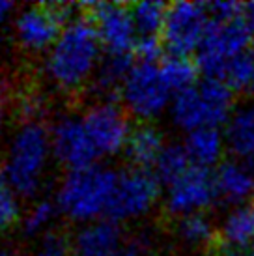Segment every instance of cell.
I'll return each mask as SVG.
<instances>
[{
  "label": "cell",
  "instance_id": "cell-15",
  "mask_svg": "<svg viewBox=\"0 0 254 256\" xmlns=\"http://www.w3.org/2000/svg\"><path fill=\"white\" fill-rule=\"evenodd\" d=\"M219 198L232 206H243L254 196V168L243 161H224L215 172Z\"/></svg>",
  "mask_w": 254,
  "mask_h": 256
},
{
  "label": "cell",
  "instance_id": "cell-39",
  "mask_svg": "<svg viewBox=\"0 0 254 256\" xmlns=\"http://www.w3.org/2000/svg\"><path fill=\"white\" fill-rule=\"evenodd\" d=\"M252 208H254V206H252Z\"/></svg>",
  "mask_w": 254,
  "mask_h": 256
},
{
  "label": "cell",
  "instance_id": "cell-38",
  "mask_svg": "<svg viewBox=\"0 0 254 256\" xmlns=\"http://www.w3.org/2000/svg\"><path fill=\"white\" fill-rule=\"evenodd\" d=\"M248 92H250L254 96V80H252V86H250V90H248Z\"/></svg>",
  "mask_w": 254,
  "mask_h": 256
},
{
  "label": "cell",
  "instance_id": "cell-30",
  "mask_svg": "<svg viewBox=\"0 0 254 256\" xmlns=\"http://www.w3.org/2000/svg\"><path fill=\"white\" fill-rule=\"evenodd\" d=\"M45 108H47L45 100L40 94H28L19 101V112L22 116V122H42Z\"/></svg>",
  "mask_w": 254,
  "mask_h": 256
},
{
  "label": "cell",
  "instance_id": "cell-4",
  "mask_svg": "<svg viewBox=\"0 0 254 256\" xmlns=\"http://www.w3.org/2000/svg\"><path fill=\"white\" fill-rule=\"evenodd\" d=\"M234 108V90L222 80L204 78L174 96L170 120L185 133L198 129H219L230 120Z\"/></svg>",
  "mask_w": 254,
  "mask_h": 256
},
{
  "label": "cell",
  "instance_id": "cell-23",
  "mask_svg": "<svg viewBox=\"0 0 254 256\" xmlns=\"http://www.w3.org/2000/svg\"><path fill=\"white\" fill-rule=\"evenodd\" d=\"M176 234L180 238V242L185 243L187 247L202 249V247H208V245L213 243L217 228H215L213 220L208 215L196 214L178 219Z\"/></svg>",
  "mask_w": 254,
  "mask_h": 256
},
{
  "label": "cell",
  "instance_id": "cell-11",
  "mask_svg": "<svg viewBox=\"0 0 254 256\" xmlns=\"http://www.w3.org/2000/svg\"><path fill=\"white\" fill-rule=\"evenodd\" d=\"M52 157L68 170L98 164L99 156L80 112L60 114L49 129Z\"/></svg>",
  "mask_w": 254,
  "mask_h": 256
},
{
  "label": "cell",
  "instance_id": "cell-3",
  "mask_svg": "<svg viewBox=\"0 0 254 256\" xmlns=\"http://www.w3.org/2000/svg\"><path fill=\"white\" fill-rule=\"evenodd\" d=\"M118 170L105 164L66 170L54 191L58 214L75 224H88L106 219Z\"/></svg>",
  "mask_w": 254,
  "mask_h": 256
},
{
  "label": "cell",
  "instance_id": "cell-8",
  "mask_svg": "<svg viewBox=\"0 0 254 256\" xmlns=\"http://www.w3.org/2000/svg\"><path fill=\"white\" fill-rule=\"evenodd\" d=\"M73 10L75 8L71 4L22 8L14 19L15 43L28 54H47L62 34L64 26L71 21Z\"/></svg>",
  "mask_w": 254,
  "mask_h": 256
},
{
  "label": "cell",
  "instance_id": "cell-19",
  "mask_svg": "<svg viewBox=\"0 0 254 256\" xmlns=\"http://www.w3.org/2000/svg\"><path fill=\"white\" fill-rule=\"evenodd\" d=\"M220 245L240 252L254 247V208L238 206L230 210L220 222Z\"/></svg>",
  "mask_w": 254,
  "mask_h": 256
},
{
  "label": "cell",
  "instance_id": "cell-31",
  "mask_svg": "<svg viewBox=\"0 0 254 256\" xmlns=\"http://www.w3.org/2000/svg\"><path fill=\"white\" fill-rule=\"evenodd\" d=\"M210 15L213 21H232V19H241L245 15V6L238 2H215L210 6Z\"/></svg>",
  "mask_w": 254,
  "mask_h": 256
},
{
  "label": "cell",
  "instance_id": "cell-24",
  "mask_svg": "<svg viewBox=\"0 0 254 256\" xmlns=\"http://www.w3.org/2000/svg\"><path fill=\"white\" fill-rule=\"evenodd\" d=\"M58 208L54 200H36L34 204L26 210V214L21 219V232L24 238H43L45 234L52 232L50 226L56 219Z\"/></svg>",
  "mask_w": 254,
  "mask_h": 256
},
{
  "label": "cell",
  "instance_id": "cell-35",
  "mask_svg": "<svg viewBox=\"0 0 254 256\" xmlns=\"http://www.w3.org/2000/svg\"><path fill=\"white\" fill-rule=\"evenodd\" d=\"M0 256H19V250L12 242L0 238Z\"/></svg>",
  "mask_w": 254,
  "mask_h": 256
},
{
  "label": "cell",
  "instance_id": "cell-28",
  "mask_svg": "<svg viewBox=\"0 0 254 256\" xmlns=\"http://www.w3.org/2000/svg\"><path fill=\"white\" fill-rule=\"evenodd\" d=\"M30 256H71V243L66 236L52 230L43 238L36 240V245Z\"/></svg>",
  "mask_w": 254,
  "mask_h": 256
},
{
  "label": "cell",
  "instance_id": "cell-25",
  "mask_svg": "<svg viewBox=\"0 0 254 256\" xmlns=\"http://www.w3.org/2000/svg\"><path fill=\"white\" fill-rule=\"evenodd\" d=\"M162 77L174 94H180L196 84L198 66L192 64L187 56H174L170 54L161 64Z\"/></svg>",
  "mask_w": 254,
  "mask_h": 256
},
{
  "label": "cell",
  "instance_id": "cell-33",
  "mask_svg": "<svg viewBox=\"0 0 254 256\" xmlns=\"http://www.w3.org/2000/svg\"><path fill=\"white\" fill-rule=\"evenodd\" d=\"M10 103H12V86L6 75L0 73V122L6 118Z\"/></svg>",
  "mask_w": 254,
  "mask_h": 256
},
{
  "label": "cell",
  "instance_id": "cell-16",
  "mask_svg": "<svg viewBox=\"0 0 254 256\" xmlns=\"http://www.w3.org/2000/svg\"><path fill=\"white\" fill-rule=\"evenodd\" d=\"M226 148L254 168V103L240 105L224 126Z\"/></svg>",
  "mask_w": 254,
  "mask_h": 256
},
{
  "label": "cell",
  "instance_id": "cell-29",
  "mask_svg": "<svg viewBox=\"0 0 254 256\" xmlns=\"http://www.w3.org/2000/svg\"><path fill=\"white\" fill-rule=\"evenodd\" d=\"M116 256H154V242L146 232L126 238Z\"/></svg>",
  "mask_w": 254,
  "mask_h": 256
},
{
  "label": "cell",
  "instance_id": "cell-9",
  "mask_svg": "<svg viewBox=\"0 0 254 256\" xmlns=\"http://www.w3.org/2000/svg\"><path fill=\"white\" fill-rule=\"evenodd\" d=\"M210 8L200 2H174L166 10L161 42L174 56H187L200 49L210 28Z\"/></svg>",
  "mask_w": 254,
  "mask_h": 256
},
{
  "label": "cell",
  "instance_id": "cell-7",
  "mask_svg": "<svg viewBox=\"0 0 254 256\" xmlns=\"http://www.w3.org/2000/svg\"><path fill=\"white\" fill-rule=\"evenodd\" d=\"M252 42L250 22L243 17L232 21H212L206 38L196 52V66L206 78L219 80L224 68L234 58L247 52Z\"/></svg>",
  "mask_w": 254,
  "mask_h": 256
},
{
  "label": "cell",
  "instance_id": "cell-10",
  "mask_svg": "<svg viewBox=\"0 0 254 256\" xmlns=\"http://www.w3.org/2000/svg\"><path fill=\"white\" fill-rule=\"evenodd\" d=\"M99 159H108L126 152L133 133L126 108L112 101H96L80 112Z\"/></svg>",
  "mask_w": 254,
  "mask_h": 256
},
{
  "label": "cell",
  "instance_id": "cell-22",
  "mask_svg": "<svg viewBox=\"0 0 254 256\" xmlns=\"http://www.w3.org/2000/svg\"><path fill=\"white\" fill-rule=\"evenodd\" d=\"M190 168L192 164H190L184 144H166V148L162 150L161 157L157 159L154 166V174L159 180V184L168 187L180 178H184Z\"/></svg>",
  "mask_w": 254,
  "mask_h": 256
},
{
  "label": "cell",
  "instance_id": "cell-17",
  "mask_svg": "<svg viewBox=\"0 0 254 256\" xmlns=\"http://www.w3.org/2000/svg\"><path fill=\"white\" fill-rule=\"evenodd\" d=\"M184 148L189 156V161L196 168L210 170L215 164H220L224 157L226 138L224 133L219 129H198L192 133H187L184 140Z\"/></svg>",
  "mask_w": 254,
  "mask_h": 256
},
{
  "label": "cell",
  "instance_id": "cell-36",
  "mask_svg": "<svg viewBox=\"0 0 254 256\" xmlns=\"http://www.w3.org/2000/svg\"><path fill=\"white\" fill-rule=\"evenodd\" d=\"M250 28H252V42H250V47H252V52H254V19H250Z\"/></svg>",
  "mask_w": 254,
  "mask_h": 256
},
{
  "label": "cell",
  "instance_id": "cell-6",
  "mask_svg": "<svg viewBox=\"0 0 254 256\" xmlns=\"http://www.w3.org/2000/svg\"><path fill=\"white\" fill-rule=\"evenodd\" d=\"M159 180L146 168L118 170L114 191L108 202L106 219L114 222H133L150 215L159 200Z\"/></svg>",
  "mask_w": 254,
  "mask_h": 256
},
{
  "label": "cell",
  "instance_id": "cell-14",
  "mask_svg": "<svg viewBox=\"0 0 254 256\" xmlns=\"http://www.w3.org/2000/svg\"><path fill=\"white\" fill-rule=\"evenodd\" d=\"M126 242L122 224L99 219L80 224L71 236V256H116Z\"/></svg>",
  "mask_w": 254,
  "mask_h": 256
},
{
  "label": "cell",
  "instance_id": "cell-12",
  "mask_svg": "<svg viewBox=\"0 0 254 256\" xmlns=\"http://www.w3.org/2000/svg\"><path fill=\"white\" fill-rule=\"evenodd\" d=\"M219 198L215 176L210 170L192 166L184 178H180L166 187L164 194V210L172 217H189V215L204 214L208 208L215 204Z\"/></svg>",
  "mask_w": 254,
  "mask_h": 256
},
{
  "label": "cell",
  "instance_id": "cell-2",
  "mask_svg": "<svg viewBox=\"0 0 254 256\" xmlns=\"http://www.w3.org/2000/svg\"><path fill=\"white\" fill-rule=\"evenodd\" d=\"M52 159L49 129L42 122H21L6 144L2 178L21 198H34L45 185Z\"/></svg>",
  "mask_w": 254,
  "mask_h": 256
},
{
  "label": "cell",
  "instance_id": "cell-1",
  "mask_svg": "<svg viewBox=\"0 0 254 256\" xmlns=\"http://www.w3.org/2000/svg\"><path fill=\"white\" fill-rule=\"evenodd\" d=\"M103 60L94 22L71 19L43 60V75L54 90L73 94L92 82Z\"/></svg>",
  "mask_w": 254,
  "mask_h": 256
},
{
  "label": "cell",
  "instance_id": "cell-21",
  "mask_svg": "<svg viewBox=\"0 0 254 256\" xmlns=\"http://www.w3.org/2000/svg\"><path fill=\"white\" fill-rule=\"evenodd\" d=\"M166 10L168 8L162 2H156V0H144L131 6V17H133L138 40H157V36L162 34Z\"/></svg>",
  "mask_w": 254,
  "mask_h": 256
},
{
  "label": "cell",
  "instance_id": "cell-34",
  "mask_svg": "<svg viewBox=\"0 0 254 256\" xmlns=\"http://www.w3.org/2000/svg\"><path fill=\"white\" fill-rule=\"evenodd\" d=\"M15 4L14 2H8V0H0V28L8 24V22L15 19L14 14H15Z\"/></svg>",
  "mask_w": 254,
  "mask_h": 256
},
{
  "label": "cell",
  "instance_id": "cell-5",
  "mask_svg": "<svg viewBox=\"0 0 254 256\" xmlns=\"http://www.w3.org/2000/svg\"><path fill=\"white\" fill-rule=\"evenodd\" d=\"M176 94L162 77L161 66L156 62H136L122 84V107L134 120L150 124L170 110Z\"/></svg>",
  "mask_w": 254,
  "mask_h": 256
},
{
  "label": "cell",
  "instance_id": "cell-13",
  "mask_svg": "<svg viewBox=\"0 0 254 256\" xmlns=\"http://www.w3.org/2000/svg\"><path fill=\"white\" fill-rule=\"evenodd\" d=\"M94 26L103 49L110 54H129L136 49L138 36L131 17V8L114 2L92 4Z\"/></svg>",
  "mask_w": 254,
  "mask_h": 256
},
{
  "label": "cell",
  "instance_id": "cell-32",
  "mask_svg": "<svg viewBox=\"0 0 254 256\" xmlns=\"http://www.w3.org/2000/svg\"><path fill=\"white\" fill-rule=\"evenodd\" d=\"M134 50L138 52L140 62H156L157 56L161 54V45L159 40H138Z\"/></svg>",
  "mask_w": 254,
  "mask_h": 256
},
{
  "label": "cell",
  "instance_id": "cell-20",
  "mask_svg": "<svg viewBox=\"0 0 254 256\" xmlns=\"http://www.w3.org/2000/svg\"><path fill=\"white\" fill-rule=\"evenodd\" d=\"M131 68H133V62H131L129 54L106 52L94 75L92 82H90L92 90L101 98V101H110L114 94L120 96L122 84L126 80L127 73L131 72Z\"/></svg>",
  "mask_w": 254,
  "mask_h": 256
},
{
  "label": "cell",
  "instance_id": "cell-26",
  "mask_svg": "<svg viewBox=\"0 0 254 256\" xmlns=\"http://www.w3.org/2000/svg\"><path fill=\"white\" fill-rule=\"evenodd\" d=\"M219 80L230 86L234 92L236 90H250L254 80V56L245 52L241 56L234 58L224 68Z\"/></svg>",
  "mask_w": 254,
  "mask_h": 256
},
{
  "label": "cell",
  "instance_id": "cell-37",
  "mask_svg": "<svg viewBox=\"0 0 254 256\" xmlns=\"http://www.w3.org/2000/svg\"><path fill=\"white\" fill-rule=\"evenodd\" d=\"M241 256H254V250H247V252H243Z\"/></svg>",
  "mask_w": 254,
  "mask_h": 256
},
{
  "label": "cell",
  "instance_id": "cell-18",
  "mask_svg": "<svg viewBox=\"0 0 254 256\" xmlns=\"http://www.w3.org/2000/svg\"><path fill=\"white\" fill-rule=\"evenodd\" d=\"M164 148H166V142L161 129L156 128L154 124H142L133 129L126 154L133 166L148 170V166H156L157 159L161 157Z\"/></svg>",
  "mask_w": 254,
  "mask_h": 256
},
{
  "label": "cell",
  "instance_id": "cell-27",
  "mask_svg": "<svg viewBox=\"0 0 254 256\" xmlns=\"http://www.w3.org/2000/svg\"><path fill=\"white\" fill-rule=\"evenodd\" d=\"M22 219L21 196L0 176V232H6Z\"/></svg>",
  "mask_w": 254,
  "mask_h": 256
}]
</instances>
